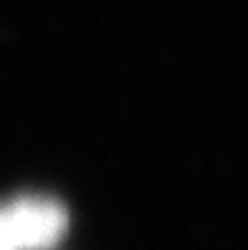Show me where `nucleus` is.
Masks as SVG:
<instances>
[{"label": "nucleus", "mask_w": 248, "mask_h": 250, "mask_svg": "<svg viewBox=\"0 0 248 250\" xmlns=\"http://www.w3.org/2000/svg\"><path fill=\"white\" fill-rule=\"evenodd\" d=\"M66 230V210L48 197H18L3 210L0 250H46Z\"/></svg>", "instance_id": "1"}]
</instances>
